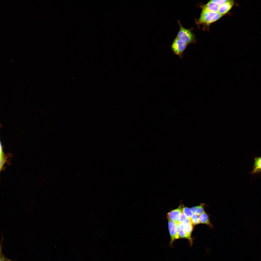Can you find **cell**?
<instances>
[{
	"mask_svg": "<svg viewBox=\"0 0 261 261\" xmlns=\"http://www.w3.org/2000/svg\"><path fill=\"white\" fill-rule=\"evenodd\" d=\"M234 1L229 0L219 6L218 13L222 16L227 14L232 8L234 4Z\"/></svg>",
	"mask_w": 261,
	"mask_h": 261,
	"instance_id": "cell-7",
	"label": "cell"
},
{
	"mask_svg": "<svg viewBox=\"0 0 261 261\" xmlns=\"http://www.w3.org/2000/svg\"><path fill=\"white\" fill-rule=\"evenodd\" d=\"M0 261H11V260L7 258L3 254L0 248Z\"/></svg>",
	"mask_w": 261,
	"mask_h": 261,
	"instance_id": "cell-17",
	"label": "cell"
},
{
	"mask_svg": "<svg viewBox=\"0 0 261 261\" xmlns=\"http://www.w3.org/2000/svg\"><path fill=\"white\" fill-rule=\"evenodd\" d=\"M205 203H200L199 205L190 208V209L193 214H196L199 216L205 211Z\"/></svg>",
	"mask_w": 261,
	"mask_h": 261,
	"instance_id": "cell-12",
	"label": "cell"
},
{
	"mask_svg": "<svg viewBox=\"0 0 261 261\" xmlns=\"http://www.w3.org/2000/svg\"><path fill=\"white\" fill-rule=\"evenodd\" d=\"M199 219L200 223L206 225L210 228H213L209 215L205 211L199 215Z\"/></svg>",
	"mask_w": 261,
	"mask_h": 261,
	"instance_id": "cell-10",
	"label": "cell"
},
{
	"mask_svg": "<svg viewBox=\"0 0 261 261\" xmlns=\"http://www.w3.org/2000/svg\"><path fill=\"white\" fill-rule=\"evenodd\" d=\"M182 212L185 216L190 220L193 214L190 209L184 206L183 205Z\"/></svg>",
	"mask_w": 261,
	"mask_h": 261,
	"instance_id": "cell-13",
	"label": "cell"
},
{
	"mask_svg": "<svg viewBox=\"0 0 261 261\" xmlns=\"http://www.w3.org/2000/svg\"><path fill=\"white\" fill-rule=\"evenodd\" d=\"M182 207L183 205H180L178 208L168 212L167 215V219L177 224L179 223V217L182 212Z\"/></svg>",
	"mask_w": 261,
	"mask_h": 261,
	"instance_id": "cell-5",
	"label": "cell"
},
{
	"mask_svg": "<svg viewBox=\"0 0 261 261\" xmlns=\"http://www.w3.org/2000/svg\"><path fill=\"white\" fill-rule=\"evenodd\" d=\"M219 6L218 4L210 0L202 7V10L212 12H218Z\"/></svg>",
	"mask_w": 261,
	"mask_h": 261,
	"instance_id": "cell-8",
	"label": "cell"
},
{
	"mask_svg": "<svg viewBox=\"0 0 261 261\" xmlns=\"http://www.w3.org/2000/svg\"><path fill=\"white\" fill-rule=\"evenodd\" d=\"M2 151L1 150L0 151V167H2L5 160Z\"/></svg>",
	"mask_w": 261,
	"mask_h": 261,
	"instance_id": "cell-15",
	"label": "cell"
},
{
	"mask_svg": "<svg viewBox=\"0 0 261 261\" xmlns=\"http://www.w3.org/2000/svg\"><path fill=\"white\" fill-rule=\"evenodd\" d=\"M230 0H212L211 1L219 5H221L229 1Z\"/></svg>",
	"mask_w": 261,
	"mask_h": 261,
	"instance_id": "cell-16",
	"label": "cell"
},
{
	"mask_svg": "<svg viewBox=\"0 0 261 261\" xmlns=\"http://www.w3.org/2000/svg\"><path fill=\"white\" fill-rule=\"evenodd\" d=\"M177 224L178 231L180 238L187 239L190 246H192L193 242V238L186 233L184 229L183 225L181 223L179 222Z\"/></svg>",
	"mask_w": 261,
	"mask_h": 261,
	"instance_id": "cell-6",
	"label": "cell"
},
{
	"mask_svg": "<svg viewBox=\"0 0 261 261\" xmlns=\"http://www.w3.org/2000/svg\"><path fill=\"white\" fill-rule=\"evenodd\" d=\"M181 223L186 233L189 236L192 237L191 233L193 229V225L190 220L187 218Z\"/></svg>",
	"mask_w": 261,
	"mask_h": 261,
	"instance_id": "cell-9",
	"label": "cell"
},
{
	"mask_svg": "<svg viewBox=\"0 0 261 261\" xmlns=\"http://www.w3.org/2000/svg\"><path fill=\"white\" fill-rule=\"evenodd\" d=\"M190 221L193 225H196L200 223L199 216L196 214H193Z\"/></svg>",
	"mask_w": 261,
	"mask_h": 261,
	"instance_id": "cell-14",
	"label": "cell"
},
{
	"mask_svg": "<svg viewBox=\"0 0 261 261\" xmlns=\"http://www.w3.org/2000/svg\"><path fill=\"white\" fill-rule=\"evenodd\" d=\"M261 172V157H257L254 158V162L252 174Z\"/></svg>",
	"mask_w": 261,
	"mask_h": 261,
	"instance_id": "cell-11",
	"label": "cell"
},
{
	"mask_svg": "<svg viewBox=\"0 0 261 261\" xmlns=\"http://www.w3.org/2000/svg\"><path fill=\"white\" fill-rule=\"evenodd\" d=\"M188 45L176 36L173 41L170 49L174 54L178 56L182 59L184 56V51Z\"/></svg>",
	"mask_w": 261,
	"mask_h": 261,
	"instance_id": "cell-3",
	"label": "cell"
},
{
	"mask_svg": "<svg viewBox=\"0 0 261 261\" xmlns=\"http://www.w3.org/2000/svg\"><path fill=\"white\" fill-rule=\"evenodd\" d=\"M169 232L170 237L169 246L174 248L173 243L176 239H180L177 229V224L171 220L167 219Z\"/></svg>",
	"mask_w": 261,
	"mask_h": 261,
	"instance_id": "cell-4",
	"label": "cell"
},
{
	"mask_svg": "<svg viewBox=\"0 0 261 261\" xmlns=\"http://www.w3.org/2000/svg\"><path fill=\"white\" fill-rule=\"evenodd\" d=\"M222 16L218 12H212L202 10L197 23L204 26H208L220 19Z\"/></svg>",
	"mask_w": 261,
	"mask_h": 261,
	"instance_id": "cell-2",
	"label": "cell"
},
{
	"mask_svg": "<svg viewBox=\"0 0 261 261\" xmlns=\"http://www.w3.org/2000/svg\"><path fill=\"white\" fill-rule=\"evenodd\" d=\"M179 29L176 36L181 41L188 45L194 43L196 41L195 37L192 29H187L183 27L180 20H178Z\"/></svg>",
	"mask_w": 261,
	"mask_h": 261,
	"instance_id": "cell-1",
	"label": "cell"
}]
</instances>
